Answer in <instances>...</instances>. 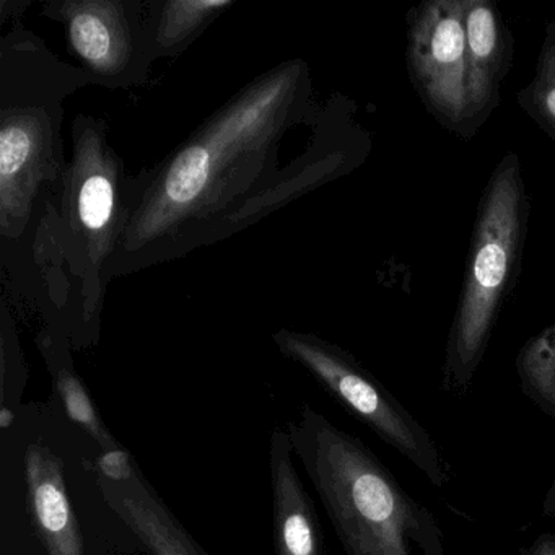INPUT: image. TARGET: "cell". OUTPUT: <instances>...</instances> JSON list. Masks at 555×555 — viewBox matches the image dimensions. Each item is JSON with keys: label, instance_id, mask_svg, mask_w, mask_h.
Wrapping results in <instances>:
<instances>
[{"label": "cell", "instance_id": "obj_1", "mask_svg": "<svg viewBox=\"0 0 555 555\" xmlns=\"http://www.w3.org/2000/svg\"><path fill=\"white\" fill-rule=\"evenodd\" d=\"M320 113L305 61L246 83L164 160L132 177L128 229L108 281L235 235L352 170V145L339 142V118L326 113L304 157L281 167L284 139Z\"/></svg>", "mask_w": 555, "mask_h": 555}, {"label": "cell", "instance_id": "obj_2", "mask_svg": "<svg viewBox=\"0 0 555 555\" xmlns=\"http://www.w3.org/2000/svg\"><path fill=\"white\" fill-rule=\"evenodd\" d=\"M70 138L63 193L41 222L17 288L24 294L31 274L40 275L44 330L86 349L99 343L108 271L128 229L132 177L109 144L105 119L77 115Z\"/></svg>", "mask_w": 555, "mask_h": 555}, {"label": "cell", "instance_id": "obj_3", "mask_svg": "<svg viewBox=\"0 0 555 555\" xmlns=\"http://www.w3.org/2000/svg\"><path fill=\"white\" fill-rule=\"evenodd\" d=\"M89 79L61 63L31 31L0 47V238L5 281L17 288L35 238L66 180L64 102Z\"/></svg>", "mask_w": 555, "mask_h": 555}, {"label": "cell", "instance_id": "obj_4", "mask_svg": "<svg viewBox=\"0 0 555 555\" xmlns=\"http://www.w3.org/2000/svg\"><path fill=\"white\" fill-rule=\"evenodd\" d=\"M285 430L346 555H448L437 516L359 437L308 404Z\"/></svg>", "mask_w": 555, "mask_h": 555}, {"label": "cell", "instance_id": "obj_5", "mask_svg": "<svg viewBox=\"0 0 555 555\" xmlns=\"http://www.w3.org/2000/svg\"><path fill=\"white\" fill-rule=\"evenodd\" d=\"M521 162L506 152L493 168L477 207L469 256L444 347L441 383L450 395H467L486 357L503 304L521 268L529 220Z\"/></svg>", "mask_w": 555, "mask_h": 555}, {"label": "cell", "instance_id": "obj_6", "mask_svg": "<svg viewBox=\"0 0 555 555\" xmlns=\"http://www.w3.org/2000/svg\"><path fill=\"white\" fill-rule=\"evenodd\" d=\"M279 352L304 366L347 412L411 463L425 479L443 489L453 469L430 431L356 357L317 334L279 330Z\"/></svg>", "mask_w": 555, "mask_h": 555}, {"label": "cell", "instance_id": "obj_7", "mask_svg": "<svg viewBox=\"0 0 555 555\" xmlns=\"http://www.w3.org/2000/svg\"><path fill=\"white\" fill-rule=\"evenodd\" d=\"M41 12L63 25L67 48L93 86L126 90L147 80L155 61L149 0H54Z\"/></svg>", "mask_w": 555, "mask_h": 555}, {"label": "cell", "instance_id": "obj_8", "mask_svg": "<svg viewBox=\"0 0 555 555\" xmlns=\"http://www.w3.org/2000/svg\"><path fill=\"white\" fill-rule=\"evenodd\" d=\"M464 0H428L408 14L409 77L425 109L454 134H473L466 92Z\"/></svg>", "mask_w": 555, "mask_h": 555}, {"label": "cell", "instance_id": "obj_9", "mask_svg": "<svg viewBox=\"0 0 555 555\" xmlns=\"http://www.w3.org/2000/svg\"><path fill=\"white\" fill-rule=\"evenodd\" d=\"M466 27V92L470 129L492 115L500 103V86L513 61V38L490 0H464Z\"/></svg>", "mask_w": 555, "mask_h": 555}, {"label": "cell", "instance_id": "obj_10", "mask_svg": "<svg viewBox=\"0 0 555 555\" xmlns=\"http://www.w3.org/2000/svg\"><path fill=\"white\" fill-rule=\"evenodd\" d=\"M24 469L31 522L47 554L87 555L60 454L43 441H34L25 450Z\"/></svg>", "mask_w": 555, "mask_h": 555}, {"label": "cell", "instance_id": "obj_11", "mask_svg": "<svg viewBox=\"0 0 555 555\" xmlns=\"http://www.w3.org/2000/svg\"><path fill=\"white\" fill-rule=\"evenodd\" d=\"M294 444L284 428L269 438L274 555H324L317 506L294 461Z\"/></svg>", "mask_w": 555, "mask_h": 555}, {"label": "cell", "instance_id": "obj_12", "mask_svg": "<svg viewBox=\"0 0 555 555\" xmlns=\"http://www.w3.org/2000/svg\"><path fill=\"white\" fill-rule=\"evenodd\" d=\"M105 505L134 532L151 555H207L178 521L141 469L126 482L96 476Z\"/></svg>", "mask_w": 555, "mask_h": 555}, {"label": "cell", "instance_id": "obj_13", "mask_svg": "<svg viewBox=\"0 0 555 555\" xmlns=\"http://www.w3.org/2000/svg\"><path fill=\"white\" fill-rule=\"evenodd\" d=\"M37 343L70 421L79 425L93 441H96L102 451L121 448L119 441L113 437L112 431L100 417L82 379L77 375L73 356H70V350H73L70 340L64 334L43 330L38 336Z\"/></svg>", "mask_w": 555, "mask_h": 555}, {"label": "cell", "instance_id": "obj_14", "mask_svg": "<svg viewBox=\"0 0 555 555\" xmlns=\"http://www.w3.org/2000/svg\"><path fill=\"white\" fill-rule=\"evenodd\" d=\"M235 0H149L155 60L183 54Z\"/></svg>", "mask_w": 555, "mask_h": 555}, {"label": "cell", "instance_id": "obj_15", "mask_svg": "<svg viewBox=\"0 0 555 555\" xmlns=\"http://www.w3.org/2000/svg\"><path fill=\"white\" fill-rule=\"evenodd\" d=\"M515 369L522 395L555 421V323L522 344Z\"/></svg>", "mask_w": 555, "mask_h": 555}, {"label": "cell", "instance_id": "obj_16", "mask_svg": "<svg viewBox=\"0 0 555 555\" xmlns=\"http://www.w3.org/2000/svg\"><path fill=\"white\" fill-rule=\"evenodd\" d=\"M519 108L555 141V18L545 27L531 83L516 95Z\"/></svg>", "mask_w": 555, "mask_h": 555}, {"label": "cell", "instance_id": "obj_17", "mask_svg": "<svg viewBox=\"0 0 555 555\" xmlns=\"http://www.w3.org/2000/svg\"><path fill=\"white\" fill-rule=\"evenodd\" d=\"M27 383V369H25L24 356L18 346L17 334L12 327L11 317L4 307L2 314V391H0V408H17L21 402L22 391Z\"/></svg>", "mask_w": 555, "mask_h": 555}, {"label": "cell", "instance_id": "obj_18", "mask_svg": "<svg viewBox=\"0 0 555 555\" xmlns=\"http://www.w3.org/2000/svg\"><path fill=\"white\" fill-rule=\"evenodd\" d=\"M134 456L125 448H116V450L102 451L99 460H96V476L109 480V482H126L134 476L138 470Z\"/></svg>", "mask_w": 555, "mask_h": 555}, {"label": "cell", "instance_id": "obj_19", "mask_svg": "<svg viewBox=\"0 0 555 555\" xmlns=\"http://www.w3.org/2000/svg\"><path fill=\"white\" fill-rule=\"evenodd\" d=\"M521 555H555V532L539 534Z\"/></svg>", "mask_w": 555, "mask_h": 555}, {"label": "cell", "instance_id": "obj_20", "mask_svg": "<svg viewBox=\"0 0 555 555\" xmlns=\"http://www.w3.org/2000/svg\"><path fill=\"white\" fill-rule=\"evenodd\" d=\"M542 513L548 518H555V473L551 486H548L547 495L542 503Z\"/></svg>", "mask_w": 555, "mask_h": 555}, {"label": "cell", "instance_id": "obj_21", "mask_svg": "<svg viewBox=\"0 0 555 555\" xmlns=\"http://www.w3.org/2000/svg\"><path fill=\"white\" fill-rule=\"evenodd\" d=\"M15 411L11 408H0V428L8 430L14 425Z\"/></svg>", "mask_w": 555, "mask_h": 555}]
</instances>
